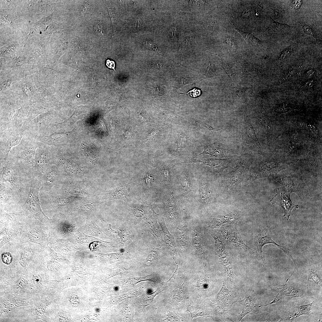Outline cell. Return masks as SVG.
<instances>
[{
  "label": "cell",
  "mask_w": 322,
  "mask_h": 322,
  "mask_svg": "<svg viewBox=\"0 0 322 322\" xmlns=\"http://www.w3.org/2000/svg\"><path fill=\"white\" fill-rule=\"evenodd\" d=\"M121 237V241L123 243L128 239L130 236V232L128 229L123 228L120 233L118 232Z\"/></svg>",
  "instance_id": "cell-35"
},
{
  "label": "cell",
  "mask_w": 322,
  "mask_h": 322,
  "mask_svg": "<svg viewBox=\"0 0 322 322\" xmlns=\"http://www.w3.org/2000/svg\"><path fill=\"white\" fill-rule=\"evenodd\" d=\"M34 280L36 282H37V283H38V282H40V279L37 277H35Z\"/></svg>",
  "instance_id": "cell-48"
},
{
  "label": "cell",
  "mask_w": 322,
  "mask_h": 322,
  "mask_svg": "<svg viewBox=\"0 0 322 322\" xmlns=\"http://www.w3.org/2000/svg\"><path fill=\"white\" fill-rule=\"evenodd\" d=\"M312 303L300 306L295 305V312L291 318L293 319L303 315H309L310 309Z\"/></svg>",
  "instance_id": "cell-26"
},
{
  "label": "cell",
  "mask_w": 322,
  "mask_h": 322,
  "mask_svg": "<svg viewBox=\"0 0 322 322\" xmlns=\"http://www.w3.org/2000/svg\"><path fill=\"white\" fill-rule=\"evenodd\" d=\"M162 174V175L165 177L166 179H169L170 177V172L168 168H163L162 170L161 171Z\"/></svg>",
  "instance_id": "cell-42"
},
{
  "label": "cell",
  "mask_w": 322,
  "mask_h": 322,
  "mask_svg": "<svg viewBox=\"0 0 322 322\" xmlns=\"http://www.w3.org/2000/svg\"><path fill=\"white\" fill-rule=\"evenodd\" d=\"M239 220L237 213L233 211L224 216H214L212 220L209 223L208 226L211 229L218 228L225 223L238 222Z\"/></svg>",
  "instance_id": "cell-15"
},
{
  "label": "cell",
  "mask_w": 322,
  "mask_h": 322,
  "mask_svg": "<svg viewBox=\"0 0 322 322\" xmlns=\"http://www.w3.org/2000/svg\"><path fill=\"white\" fill-rule=\"evenodd\" d=\"M134 212L137 216H141L143 215L144 211L141 208L137 207L134 209Z\"/></svg>",
  "instance_id": "cell-43"
},
{
  "label": "cell",
  "mask_w": 322,
  "mask_h": 322,
  "mask_svg": "<svg viewBox=\"0 0 322 322\" xmlns=\"http://www.w3.org/2000/svg\"><path fill=\"white\" fill-rule=\"evenodd\" d=\"M180 179L182 193L185 195H188L191 191V185L188 177L185 174H182L181 176Z\"/></svg>",
  "instance_id": "cell-25"
},
{
  "label": "cell",
  "mask_w": 322,
  "mask_h": 322,
  "mask_svg": "<svg viewBox=\"0 0 322 322\" xmlns=\"http://www.w3.org/2000/svg\"><path fill=\"white\" fill-rule=\"evenodd\" d=\"M307 160L311 169L313 173L316 174L318 167V163L316 154L312 152H308L306 156Z\"/></svg>",
  "instance_id": "cell-27"
},
{
  "label": "cell",
  "mask_w": 322,
  "mask_h": 322,
  "mask_svg": "<svg viewBox=\"0 0 322 322\" xmlns=\"http://www.w3.org/2000/svg\"><path fill=\"white\" fill-rule=\"evenodd\" d=\"M189 235L190 232L187 226L179 220L177 227L174 239L176 246L181 251H186L190 246L191 243Z\"/></svg>",
  "instance_id": "cell-11"
},
{
  "label": "cell",
  "mask_w": 322,
  "mask_h": 322,
  "mask_svg": "<svg viewBox=\"0 0 322 322\" xmlns=\"http://www.w3.org/2000/svg\"><path fill=\"white\" fill-rule=\"evenodd\" d=\"M177 143V150L180 151L191 147L193 145V142L188 135L182 133L178 136Z\"/></svg>",
  "instance_id": "cell-23"
},
{
  "label": "cell",
  "mask_w": 322,
  "mask_h": 322,
  "mask_svg": "<svg viewBox=\"0 0 322 322\" xmlns=\"http://www.w3.org/2000/svg\"><path fill=\"white\" fill-rule=\"evenodd\" d=\"M238 222H229L222 225L220 233L225 242L237 247H242L247 252L252 253L254 250L248 247L242 241L237 229Z\"/></svg>",
  "instance_id": "cell-4"
},
{
  "label": "cell",
  "mask_w": 322,
  "mask_h": 322,
  "mask_svg": "<svg viewBox=\"0 0 322 322\" xmlns=\"http://www.w3.org/2000/svg\"><path fill=\"white\" fill-rule=\"evenodd\" d=\"M303 28L306 34L313 36L316 39L317 41L318 36L315 30L312 27L308 25L305 24L304 25Z\"/></svg>",
  "instance_id": "cell-36"
},
{
  "label": "cell",
  "mask_w": 322,
  "mask_h": 322,
  "mask_svg": "<svg viewBox=\"0 0 322 322\" xmlns=\"http://www.w3.org/2000/svg\"><path fill=\"white\" fill-rule=\"evenodd\" d=\"M22 151L23 154L29 162H33L35 156V148L26 147Z\"/></svg>",
  "instance_id": "cell-30"
},
{
  "label": "cell",
  "mask_w": 322,
  "mask_h": 322,
  "mask_svg": "<svg viewBox=\"0 0 322 322\" xmlns=\"http://www.w3.org/2000/svg\"><path fill=\"white\" fill-rule=\"evenodd\" d=\"M173 259L174 260V261L175 263L176 264V265H177L176 267V269L174 272V273H173L172 276L171 277V278L169 280H168L167 281V282H168L169 281V280H170L172 278H174V279H175L176 277V275H177V271H178V264H177V260L175 259H174V258H173Z\"/></svg>",
  "instance_id": "cell-45"
},
{
  "label": "cell",
  "mask_w": 322,
  "mask_h": 322,
  "mask_svg": "<svg viewBox=\"0 0 322 322\" xmlns=\"http://www.w3.org/2000/svg\"><path fill=\"white\" fill-rule=\"evenodd\" d=\"M209 233L215 240V252L218 256H222L227 253L225 250V242L220 232L210 229Z\"/></svg>",
  "instance_id": "cell-17"
},
{
  "label": "cell",
  "mask_w": 322,
  "mask_h": 322,
  "mask_svg": "<svg viewBox=\"0 0 322 322\" xmlns=\"http://www.w3.org/2000/svg\"><path fill=\"white\" fill-rule=\"evenodd\" d=\"M318 275L319 274L318 273H316L314 271L312 272L311 271L309 274L308 280L309 279H311L312 278H314V280H315L314 281L316 282V283L320 284L321 283L318 280Z\"/></svg>",
  "instance_id": "cell-41"
},
{
  "label": "cell",
  "mask_w": 322,
  "mask_h": 322,
  "mask_svg": "<svg viewBox=\"0 0 322 322\" xmlns=\"http://www.w3.org/2000/svg\"><path fill=\"white\" fill-rule=\"evenodd\" d=\"M122 30L123 37L137 33L148 32L149 30L148 3L130 10H123Z\"/></svg>",
  "instance_id": "cell-1"
},
{
  "label": "cell",
  "mask_w": 322,
  "mask_h": 322,
  "mask_svg": "<svg viewBox=\"0 0 322 322\" xmlns=\"http://www.w3.org/2000/svg\"><path fill=\"white\" fill-rule=\"evenodd\" d=\"M276 180L285 189L296 193L302 199H305L303 193L304 183L300 174L279 175L276 176Z\"/></svg>",
  "instance_id": "cell-5"
},
{
  "label": "cell",
  "mask_w": 322,
  "mask_h": 322,
  "mask_svg": "<svg viewBox=\"0 0 322 322\" xmlns=\"http://www.w3.org/2000/svg\"><path fill=\"white\" fill-rule=\"evenodd\" d=\"M199 182L201 201L204 206H208L210 205L211 202V194L209 188L204 179H200Z\"/></svg>",
  "instance_id": "cell-20"
},
{
  "label": "cell",
  "mask_w": 322,
  "mask_h": 322,
  "mask_svg": "<svg viewBox=\"0 0 322 322\" xmlns=\"http://www.w3.org/2000/svg\"><path fill=\"white\" fill-rule=\"evenodd\" d=\"M1 258L3 262L7 264H10L12 260V257L9 252L4 253L1 255Z\"/></svg>",
  "instance_id": "cell-37"
},
{
  "label": "cell",
  "mask_w": 322,
  "mask_h": 322,
  "mask_svg": "<svg viewBox=\"0 0 322 322\" xmlns=\"http://www.w3.org/2000/svg\"><path fill=\"white\" fill-rule=\"evenodd\" d=\"M272 24L276 30L278 31H280L282 30H284L291 27L287 24H281L273 20Z\"/></svg>",
  "instance_id": "cell-38"
},
{
  "label": "cell",
  "mask_w": 322,
  "mask_h": 322,
  "mask_svg": "<svg viewBox=\"0 0 322 322\" xmlns=\"http://www.w3.org/2000/svg\"><path fill=\"white\" fill-rule=\"evenodd\" d=\"M39 182L32 184L31 186L26 203L27 207L32 212L38 213V214L43 213L41 211L38 198V191L40 187Z\"/></svg>",
  "instance_id": "cell-12"
},
{
  "label": "cell",
  "mask_w": 322,
  "mask_h": 322,
  "mask_svg": "<svg viewBox=\"0 0 322 322\" xmlns=\"http://www.w3.org/2000/svg\"><path fill=\"white\" fill-rule=\"evenodd\" d=\"M289 163L269 160L260 163L254 172L253 180L276 174L283 169L285 168Z\"/></svg>",
  "instance_id": "cell-8"
},
{
  "label": "cell",
  "mask_w": 322,
  "mask_h": 322,
  "mask_svg": "<svg viewBox=\"0 0 322 322\" xmlns=\"http://www.w3.org/2000/svg\"><path fill=\"white\" fill-rule=\"evenodd\" d=\"M191 244L199 258L202 261L208 262V247L205 238L198 226L192 227L190 233Z\"/></svg>",
  "instance_id": "cell-7"
},
{
  "label": "cell",
  "mask_w": 322,
  "mask_h": 322,
  "mask_svg": "<svg viewBox=\"0 0 322 322\" xmlns=\"http://www.w3.org/2000/svg\"><path fill=\"white\" fill-rule=\"evenodd\" d=\"M181 319H183L178 315L174 311L172 310L168 313L167 317L165 320L170 321L180 322Z\"/></svg>",
  "instance_id": "cell-33"
},
{
  "label": "cell",
  "mask_w": 322,
  "mask_h": 322,
  "mask_svg": "<svg viewBox=\"0 0 322 322\" xmlns=\"http://www.w3.org/2000/svg\"><path fill=\"white\" fill-rule=\"evenodd\" d=\"M244 120L242 133L244 141L247 144H252L257 147L261 146L257 138L249 116L244 110Z\"/></svg>",
  "instance_id": "cell-10"
},
{
  "label": "cell",
  "mask_w": 322,
  "mask_h": 322,
  "mask_svg": "<svg viewBox=\"0 0 322 322\" xmlns=\"http://www.w3.org/2000/svg\"><path fill=\"white\" fill-rule=\"evenodd\" d=\"M276 192V194L270 202L273 205H277L282 208L284 212V216L287 221L292 209L294 208L298 209V205L292 201L289 191L282 187L278 188Z\"/></svg>",
  "instance_id": "cell-6"
},
{
  "label": "cell",
  "mask_w": 322,
  "mask_h": 322,
  "mask_svg": "<svg viewBox=\"0 0 322 322\" xmlns=\"http://www.w3.org/2000/svg\"><path fill=\"white\" fill-rule=\"evenodd\" d=\"M201 154H209L214 157L222 158L226 156V151L221 146L216 144H207Z\"/></svg>",
  "instance_id": "cell-22"
},
{
  "label": "cell",
  "mask_w": 322,
  "mask_h": 322,
  "mask_svg": "<svg viewBox=\"0 0 322 322\" xmlns=\"http://www.w3.org/2000/svg\"><path fill=\"white\" fill-rule=\"evenodd\" d=\"M165 207L168 218L170 222L177 227L179 221V214L177 212L175 199L172 192H170L168 195Z\"/></svg>",
  "instance_id": "cell-14"
},
{
  "label": "cell",
  "mask_w": 322,
  "mask_h": 322,
  "mask_svg": "<svg viewBox=\"0 0 322 322\" xmlns=\"http://www.w3.org/2000/svg\"><path fill=\"white\" fill-rule=\"evenodd\" d=\"M105 64L107 68L112 69L116 72L115 69V63L114 61L112 59L106 58Z\"/></svg>",
  "instance_id": "cell-39"
},
{
  "label": "cell",
  "mask_w": 322,
  "mask_h": 322,
  "mask_svg": "<svg viewBox=\"0 0 322 322\" xmlns=\"http://www.w3.org/2000/svg\"><path fill=\"white\" fill-rule=\"evenodd\" d=\"M196 161L202 162L205 164L216 169L220 172H222L225 168L230 166L229 159L227 158L216 159L208 158L194 162Z\"/></svg>",
  "instance_id": "cell-18"
},
{
  "label": "cell",
  "mask_w": 322,
  "mask_h": 322,
  "mask_svg": "<svg viewBox=\"0 0 322 322\" xmlns=\"http://www.w3.org/2000/svg\"><path fill=\"white\" fill-rule=\"evenodd\" d=\"M168 72L169 85L174 93L183 86L202 80L198 72L180 64L171 66Z\"/></svg>",
  "instance_id": "cell-2"
},
{
  "label": "cell",
  "mask_w": 322,
  "mask_h": 322,
  "mask_svg": "<svg viewBox=\"0 0 322 322\" xmlns=\"http://www.w3.org/2000/svg\"><path fill=\"white\" fill-rule=\"evenodd\" d=\"M195 71L199 73L202 80L219 76L221 73V69L210 60L206 61Z\"/></svg>",
  "instance_id": "cell-13"
},
{
  "label": "cell",
  "mask_w": 322,
  "mask_h": 322,
  "mask_svg": "<svg viewBox=\"0 0 322 322\" xmlns=\"http://www.w3.org/2000/svg\"><path fill=\"white\" fill-rule=\"evenodd\" d=\"M11 81L10 80H7L1 84V87L3 89H6L8 88L10 84Z\"/></svg>",
  "instance_id": "cell-46"
},
{
  "label": "cell",
  "mask_w": 322,
  "mask_h": 322,
  "mask_svg": "<svg viewBox=\"0 0 322 322\" xmlns=\"http://www.w3.org/2000/svg\"><path fill=\"white\" fill-rule=\"evenodd\" d=\"M94 30L97 34L103 35L104 34V27L102 21L100 20H97L94 26Z\"/></svg>",
  "instance_id": "cell-34"
},
{
  "label": "cell",
  "mask_w": 322,
  "mask_h": 322,
  "mask_svg": "<svg viewBox=\"0 0 322 322\" xmlns=\"http://www.w3.org/2000/svg\"><path fill=\"white\" fill-rule=\"evenodd\" d=\"M250 87H242L237 85L234 88V94L236 97L244 103L246 101L248 96V92Z\"/></svg>",
  "instance_id": "cell-24"
},
{
  "label": "cell",
  "mask_w": 322,
  "mask_h": 322,
  "mask_svg": "<svg viewBox=\"0 0 322 322\" xmlns=\"http://www.w3.org/2000/svg\"><path fill=\"white\" fill-rule=\"evenodd\" d=\"M248 11V10H245L244 11L243 13V16H246L247 15L248 16L249 15V12Z\"/></svg>",
  "instance_id": "cell-47"
},
{
  "label": "cell",
  "mask_w": 322,
  "mask_h": 322,
  "mask_svg": "<svg viewBox=\"0 0 322 322\" xmlns=\"http://www.w3.org/2000/svg\"><path fill=\"white\" fill-rule=\"evenodd\" d=\"M165 288L164 286L158 288L155 292L151 294L147 295L144 298L143 301V305L144 306H146L150 304L153 301L154 297L161 292L165 289Z\"/></svg>",
  "instance_id": "cell-29"
},
{
  "label": "cell",
  "mask_w": 322,
  "mask_h": 322,
  "mask_svg": "<svg viewBox=\"0 0 322 322\" xmlns=\"http://www.w3.org/2000/svg\"><path fill=\"white\" fill-rule=\"evenodd\" d=\"M157 220L159 226L162 237L164 239V242L169 251L170 255L173 258L176 260L178 256L176 245L174 237L169 232L165 223L163 218L157 215Z\"/></svg>",
  "instance_id": "cell-9"
},
{
  "label": "cell",
  "mask_w": 322,
  "mask_h": 322,
  "mask_svg": "<svg viewBox=\"0 0 322 322\" xmlns=\"http://www.w3.org/2000/svg\"><path fill=\"white\" fill-rule=\"evenodd\" d=\"M153 211V216L147 220V225L150 233L158 242L160 246H162L164 242L157 220V214Z\"/></svg>",
  "instance_id": "cell-16"
},
{
  "label": "cell",
  "mask_w": 322,
  "mask_h": 322,
  "mask_svg": "<svg viewBox=\"0 0 322 322\" xmlns=\"http://www.w3.org/2000/svg\"><path fill=\"white\" fill-rule=\"evenodd\" d=\"M108 10L110 18L111 19L113 27L115 24L117 19L118 13L117 11L113 7H107Z\"/></svg>",
  "instance_id": "cell-32"
},
{
  "label": "cell",
  "mask_w": 322,
  "mask_h": 322,
  "mask_svg": "<svg viewBox=\"0 0 322 322\" xmlns=\"http://www.w3.org/2000/svg\"><path fill=\"white\" fill-rule=\"evenodd\" d=\"M236 29L243 36L248 42L252 44L256 45L261 42L260 40L255 37L253 34L245 32L237 28H236Z\"/></svg>",
  "instance_id": "cell-28"
},
{
  "label": "cell",
  "mask_w": 322,
  "mask_h": 322,
  "mask_svg": "<svg viewBox=\"0 0 322 322\" xmlns=\"http://www.w3.org/2000/svg\"><path fill=\"white\" fill-rule=\"evenodd\" d=\"M225 42L230 47H232L235 43L234 40L230 37H227Z\"/></svg>",
  "instance_id": "cell-44"
},
{
  "label": "cell",
  "mask_w": 322,
  "mask_h": 322,
  "mask_svg": "<svg viewBox=\"0 0 322 322\" xmlns=\"http://www.w3.org/2000/svg\"><path fill=\"white\" fill-rule=\"evenodd\" d=\"M254 239V243L256 247V255L259 259L263 261L262 256V247L266 244L271 243L276 245L283 251L291 258L294 262H295V260L292 256V252L287 247L276 243L271 238L268 230L264 226L260 225L256 228Z\"/></svg>",
  "instance_id": "cell-3"
},
{
  "label": "cell",
  "mask_w": 322,
  "mask_h": 322,
  "mask_svg": "<svg viewBox=\"0 0 322 322\" xmlns=\"http://www.w3.org/2000/svg\"><path fill=\"white\" fill-rule=\"evenodd\" d=\"M217 21L211 18L207 20V24L208 27L210 29L214 28L217 25Z\"/></svg>",
  "instance_id": "cell-40"
},
{
  "label": "cell",
  "mask_w": 322,
  "mask_h": 322,
  "mask_svg": "<svg viewBox=\"0 0 322 322\" xmlns=\"http://www.w3.org/2000/svg\"><path fill=\"white\" fill-rule=\"evenodd\" d=\"M255 302V300L250 295L249 290L247 292L244 298L239 301L243 306V310L241 314L238 316L237 322H239L245 315L253 311Z\"/></svg>",
  "instance_id": "cell-19"
},
{
  "label": "cell",
  "mask_w": 322,
  "mask_h": 322,
  "mask_svg": "<svg viewBox=\"0 0 322 322\" xmlns=\"http://www.w3.org/2000/svg\"><path fill=\"white\" fill-rule=\"evenodd\" d=\"M41 150L38 151V155L36 158L37 163L39 166H44L47 162V155L44 152H42Z\"/></svg>",
  "instance_id": "cell-31"
},
{
  "label": "cell",
  "mask_w": 322,
  "mask_h": 322,
  "mask_svg": "<svg viewBox=\"0 0 322 322\" xmlns=\"http://www.w3.org/2000/svg\"><path fill=\"white\" fill-rule=\"evenodd\" d=\"M149 252L146 259L145 265L148 266H155L161 257V248H157L153 245L149 247Z\"/></svg>",
  "instance_id": "cell-21"
}]
</instances>
